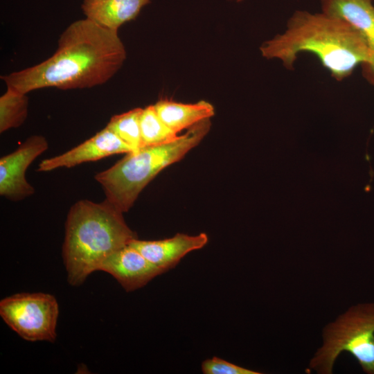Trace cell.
<instances>
[{
	"mask_svg": "<svg viewBox=\"0 0 374 374\" xmlns=\"http://www.w3.org/2000/svg\"><path fill=\"white\" fill-rule=\"evenodd\" d=\"M126 55L117 30L85 17L66 27L51 57L1 79L6 87L24 93L49 87L91 88L109 81L121 68Z\"/></svg>",
	"mask_w": 374,
	"mask_h": 374,
	"instance_id": "6da1fadb",
	"label": "cell"
},
{
	"mask_svg": "<svg viewBox=\"0 0 374 374\" xmlns=\"http://www.w3.org/2000/svg\"><path fill=\"white\" fill-rule=\"evenodd\" d=\"M267 59L280 60L294 69L298 54H314L337 80L348 78L362 64L366 76L374 81V54L362 37L346 22L323 12L297 10L286 30L260 48Z\"/></svg>",
	"mask_w": 374,
	"mask_h": 374,
	"instance_id": "7a4b0ae2",
	"label": "cell"
},
{
	"mask_svg": "<svg viewBox=\"0 0 374 374\" xmlns=\"http://www.w3.org/2000/svg\"><path fill=\"white\" fill-rule=\"evenodd\" d=\"M121 211L106 199L75 202L65 222L62 257L68 283L80 285L113 252L136 238Z\"/></svg>",
	"mask_w": 374,
	"mask_h": 374,
	"instance_id": "3957f363",
	"label": "cell"
},
{
	"mask_svg": "<svg viewBox=\"0 0 374 374\" xmlns=\"http://www.w3.org/2000/svg\"><path fill=\"white\" fill-rule=\"evenodd\" d=\"M210 127V119L204 120L172 141L127 153L112 167L98 172L95 179L102 186L105 199L122 213L128 211L146 185L197 146Z\"/></svg>",
	"mask_w": 374,
	"mask_h": 374,
	"instance_id": "277c9868",
	"label": "cell"
},
{
	"mask_svg": "<svg viewBox=\"0 0 374 374\" xmlns=\"http://www.w3.org/2000/svg\"><path fill=\"white\" fill-rule=\"evenodd\" d=\"M323 338V346L310 362V368L317 373L331 374L338 356L347 351L364 372L374 374V303L350 307L324 328Z\"/></svg>",
	"mask_w": 374,
	"mask_h": 374,
	"instance_id": "5b68a950",
	"label": "cell"
},
{
	"mask_svg": "<svg viewBox=\"0 0 374 374\" xmlns=\"http://www.w3.org/2000/svg\"><path fill=\"white\" fill-rule=\"evenodd\" d=\"M59 306L56 299L46 293H19L0 301V316L21 338L28 341L56 338Z\"/></svg>",
	"mask_w": 374,
	"mask_h": 374,
	"instance_id": "8992f818",
	"label": "cell"
},
{
	"mask_svg": "<svg viewBox=\"0 0 374 374\" xmlns=\"http://www.w3.org/2000/svg\"><path fill=\"white\" fill-rule=\"evenodd\" d=\"M48 147L41 135L28 137L16 150L0 159V195L12 201L24 199L35 192L26 179L30 163Z\"/></svg>",
	"mask_w": 374,
	"mask_h": 374,
	"instance_id": "52a82bcc",
	"label": "cell"
},
{
	"mask_svg": "<svg viewBox=\"0 0 374 374\" xmlns=\"http://www.w3.org/2000/svg\"><path fill=\"white\" fill-rule=\"evenodd\" d=\"M133 152L132 149L106 127L88 140L60 155L42 161L37 171L71 168L103 158Z\"/></svg>",
	"mask_w": 374,
	"mask_h": 374,
	"instance_id": "ba28073f",
	"label": "cell"
},
{
	"mask_svg": "<svg viewBox=\"0 0 374 374\" xmlns=\"http://www.w3.org/2000/svg\"><path fill=\"white\" fill-rule=\"evenodd\" d=\"M99 271L111 274L126 292L141 288L165 272L130 244L109 255L101 264Z\"/></svg>",
	"mask_w": 374,
	"mask_h": 374,
	"instance_id": "9c48e42d",
	"label": "cell"
},
{
	"mask_svg": "<svg viewBox=\"0 0 374 374\" xmlns=\"http://www.w3.org/2000/svg\"><path fill=\"white\" fill-rule=\"evenodd\" d=\"M208 241V238L205 233L196 235L177 233L172 238L159 240L135 238L129 244L166 272L175 267L190 251L204 247Z\"/></svg>",
	"mask_w": 374,
	"mask_h": 374,
	"instance_id": "30bf717a",
	"label": "cell"
},
{
	"mask_svg": "<svg viewBox=\"0 0 374 374\" xmlns=\"http://www.w3.org/2000/svg\"><path fill=\"white\" fill-rule=\"evenodd\" d=\"M373 0H321L322 12L339 19L356 30L374 54Z\"/></svg>",
	"mask_w": 374,
	"mask_h": 374,
	"instance_id": "8fae6325",
	"label": "cell"
},
{
	"mask_svg": "<svg viewBox=\"0 0 374 374\" xmlns=\"http://www.w3.org/2000/svg\"><path fill=\"white\" fill-rule=\"evenodd\" d=\"M150 0H83L82 10L86 18L106 28L117 30L135 19Z\"/></svg>",
	"mask_w": 374,
	"mask_h": 374,
	"instance_id": "7c38bea8",
	"label": "cell"
},
{
	"mask_svg": "<svg viewBox=\"0 0 374 374\" xmlns=\"http://www.w3.org/2000/svg\"><path fill=\"white\" fill-rule=\"evenodd\" d=\"M154 105L161 119L177 134L215 114L213 106L205 100L194 104H184L161 100Z\"/></svg>",
	"mask_w": 374,
	"mask_h": 374,
	"instance_id": "4fadbf2b",
	"label": "cell"
},
{
	"mask_svg": "<svg viewBox=\"0 0 374 374\" xmlns=\"http://www.w3.org/2000/svg\"><path fill=\"white\" fill-rule=\"evenodd\" d=\"M0 97V132L21 126L28 115L27 93L10 87Z\"/></svg>",
	"mask_w": 374,
	"mask_h": 374,
	"instance_id": "5bb4252c",
	"label": "cell"
},
{
	"mask_svg": "<svg viewBox=\"0 0 374 374\" xmlns=\"http://www.w3.org/2000/svg\"><path fill=\"white\" fill-rule=\"evenodd\" d=\"M143 109L135 108L121 114L112 116L106 127L113 132L133 152L142 148L141 116Z\"/></svg>",
	"mask_w": 374,
	"mask_h": 374,
	"instance_id": "9a60e30c",
	"label": "cell"
},
{
	"mask_svg": "<svg viewBox=\"0 0 374 374\" xmlns=\"http://www.w3.org/2000/svg\"><path fill=\"white\" fill-rule=\"evenodd\" d=\"M142 148L168 143L179 136L158 115L154 105L143 109L141 116Z\"/></svg>",
	"mask_w": 374,
	"mask_h": 374,
	"instance_id": "2e32d148",
	"label": "cell"
},
{
	"mask_svg": "<svg viewBox=\"0 0 374 374\" xmlns=\"http://www.w3.org/2000/svg\"><path fill=\"white\" fill-rule=\"evenodd\" d=\"M202 371L204 374H260V372L250 370L232 364L217 357L204 360L202 364Z\"/></svg>",
	"mask_w": 374,
	"mask_h": 374,
	"instance_id": "e0dca14e",
	"label": "cell"
},
{
	"mask_svg": "<svg viewBox=\"0 0 374 374\" xmlns=\"http://www.w3.org/2000/svg\"><path fill=\"white\" fill-rule=\"evenodd\" d=\"M229 1H237V2H240V1H242V0H229Z\"/></svg>",
	"mask_w": 374,
	"mask_h": 374,
	"instance_id": "ac0fdd59",
	"label": "cell"
}]
</instances>
